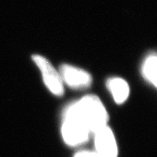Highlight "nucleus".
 Segmentation results:
<instances>
[{
    "mask_svg": "<svg viewBox=\"0 0 157 157\" xmlns=\"http://www.w3.org/2000/svg\"><path fill=\"white\" fill-rule=\"evenodd\" d=\"M95 152L103 157H117L118 146L112 129L105 126L94 134Z\"/></svg>",
    "mask_w": 157,
    "mask_h": 157,
    "instance_id": "3",
    "label": "nucleus"
},
{
    "mask_svg": "<svg viewBox=\"0 0 157 157\" xmlns=\"http://www.w3.org/2000/svg\"><path fill=\"white\" fill-rule=\"evenodd\" d=\"M107 88L112 94L113 101L117 104H122L128 100L130 88L128 82L121 78H109L107 80Z\"/></svg>",
    "mask_w": 157,
    "mask_h": 157,
    "instance_id": "5",
    "label": "nucleus"
},
{
    "mask_svg": "<svg viewBox=\"0 0 157 157\" xmlns=\"http://www.w3.org/2000/svg\"><path fill=\"white\" fill-rule=\"evenodd\" d=\"M33 60L40 70L46 87L54 95L61 96L64 94V85L59 73L45 57L33 55Z\"/></svg>",
    "mask_w": 157,
    "mask_h": 157,
    "instance_id": "2",
    "label": "nucleus"
},
{
    "mask_svg": "<svg viewBox=\"0 0 157 157\" xmlns=\"http://www.w3.org/2000/svg\"><path fill=\"white\" fill-rule=\"evenodd\" d=\"M63 120L73 122L91 135L107 126L108 113L99 97L87 95L68 106Z\"/></svg>",
    "mask_w": 157,
    "mask_h": 157,
    "instance_id": "1",
    "label": "nucleus"
},
{
    "mask_svg": "<svg viewBox=\"0 0 157 157\" xmlns=\"http://www.w3.org/2000/svg\"><path fill=\"white\" fill-rule=\"evenodd\" d=\"M59 74L63 83L65 82L72 88H86L92 83V77L89 73L70 65H62Z\"/></svg>",
    "mask_w": 157,
    "mask_h": 157,
    "instance_id": "4",
    "label": "nucleus"
},
{
    "mask_svg": "<svg viewBox=\"0 0 157 157\" xmlns=\"http://www.w3.org/2000/svg\"><path fill=\"white\" fill-rule=\"evenodd\" d=\"M156 67H157V58L156 56L150 55L144 61L142 67V73L147 80L156 86Z\"/></svg>",
    "mask_w": 157,
    "mask_h": 157,
    "instance_id": "6",
    "label": "nucleus"
},
{
    "mask_svg": "<svg viewBox=\"0 0 157 157\" xmlns=\"http://www.w3.org/2000/svg\"><path fill=\"white\" fill-rule=\"evenodd\" d=\"M74 157H103L101 155H99L97 152L91 151H81L77 153Z\"/></svg>",
    "mask_w": 157,
    "mask_h": 157,
    "instance_id": "7",
    "label": "nucleus"
}]
</instances>
